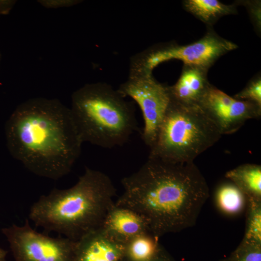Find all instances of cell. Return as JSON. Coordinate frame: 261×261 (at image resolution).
<instances>
[{"mask_svg":"<svg viewBox=\"0 0 261 261\" xmlns=\"http://www.w3.org/2000/svg\"><path fill=\"white\" fill-rule=\"evenodd\" d=\"M121 184L124 191L115 204L140 215L159 239L194 226L209 197L207 183L194 162L148 157Z\"/></svg>","mask_w":261,"mask_h":261,"instance_id":"cell-1","label":"cell"},{"mask_svg":"<svg viewBox=\"0 0 261 261\" xmlns=\"http://www.w3.org/2000/svg\"><path fill=\"white\" fill-rule=\"evenodd\" d=\"M228 259L230 261H261V245L242 240Z\"/></svg>","mask_w":261,"mask_h":261,"instance_id":"cell-18","label":"cell"},{"mask_svg":"<svg viewBox=\"0 0 261 261\" xmlns=\"http://www.w3.org/2000/svg\"><path fill=\"white\" fill-rule=\"evenodd\" d=\"M8 252L0 247V261H6V257Z\"/></svg>","mask_w":261,"mask_h":261,"instance_id":"cell-24","label":"cell"},{"mask_svg":"<svg viewBox=\"0 0 261 261\" xmlns=\"http://www.w3.org/2000/svg\"><path fill=\"white\" fill-rule=\"evenodd\" d=\"M238 48L236 44L208 29L190 44L167 43L153 45L130 58L129 75H149L160 64L172 59L208 69L222 56Z\"/></svg>","mask_w":261,"mask_h":261,"instance_id":"cell-6","label":"cell"},{"mask_svg":"<svg viewBox=\"0 0 261 261\" xmlns=\"http://www.w3.org/2000/svg\"><path fill=\"white\" fill-rule=\"evenodd\" d=\"M124 244L101 228L77 241L73 261H124Z\"/></svg>","mask_w":261,"mask_h":261,"instance_id":"cell-10","label":"cell"},{"mask_svg":"<svg viewBox=\"0 0 261 261\" xmlns=\"http://www.w3.org/2000/svg\"><path fill=\"white\" fill-rule=\"evenodd\" d=\"M222 135L198 105L171 99L148 157L174 163L194 162Z\"/></svg>","mask_w":261,"mask_h":261,"instance_id":"cell-5","label":"cell"},{"mask_svg":"<svg viewBox=\"0 0 261 261\" xmlns=\"http://www.w3.org/2000/svg\"><path fill=\"white\" fill-rule=\"evenodd\" d=\"M221 261H230L229 260V259L228 258H227V259L223 260H222Z\"/></svg>","mask_w":261,"mask_h":261,"instance_id":"cell-25","label":"cell"},{"mask_svg":"<svg viewBox=\"0 0 261 261\" xmlns=\"http://www.w3.org/2000/svg\"><path fill=\"white\" fill-rule=\"evenodd\" d=\"M76 0H41L38 2L46 8H58L75 5L80 2Z\"/></svg>","mask_w":261,"mask_h":261,"instance_id":"cell-21","label":"cell"},{"mask_svg":"<svg viewBox=\"0 0 261 261\" xmlns=\"http://www.w3.org/2000/svg\"><path fill=\"white\" fill-rule=\"evenodd\" d=\"M245 6L250 14L255 29L259 32L261 29V2L259 1H246Z\"/></svg>","mask_w":261,"mask_h":261,"instance_id":"cell-20","label":"cell"},{"mask_svg":"<svg viewBox=\"0 0 261 261\" xmlns=\"http://www.w3.org/2000/svg\"><path fill=\"white\" fill-rule=\"evenodd\" d=\"M185 9L207 26H212L220 17L236 14V5H227L218 0H185Z\"/></svg>","mask_w":261,"mask_h":261,"instance_id":"cell-14","label":"cell"},{"mask_svg":"<svg viewBox=\"0 0 261 261\" xmlns=\"http://www.w3.org/2000/svg\"><path fill=\"white\" fill-rule=\"evenodd\" d=\"M161 247L159 238L149 232L142 233L124 244V261H149Z\"/></svg>","mask_w":261,"mask_h":261,"instance_id":"cell-15","label":"cell"},{"mask_svg":"<svg viewBox=\"0 0 261 261\" xmlns=\"http://www.w3.org/2000/svg\"><path fill=\"white\" fill-rule=\"evenodd\" d=\"M198 105L221 135L232 134L247 120L261 116V106L248 101L237 100L212 85Z\"/></svg>","mask_w":261,"mask_h":261,"instance_id":"cell-9","label":"cell"},{"mask_svg":"<svg viewBox=\"0 0 261 261\" xmlns=\"http://www.w3.org/2000/svg\"><path fill=\"white\" fill-rule=\"evenodd\" d=\"M208 69L184 64L177 82L168 86L170 98L188 105H198L211 84L207 78Z\"/></svg>","mask_w":261,"mask_h":261,"instance_id":"cell-11","label":"cell"},{"mask_svg":"<svg viewBox=\"0 0 261 261\" xmlns=\"http://www.w3.org/2000/svg\"><path fill=\"white\" fill-rule=\"evenodd\" d=\"M71 101L83 143L112 148L123 145L139 130L134 103L107 83L87 84L72 93Z\"/></svg>","mask_w":261,"mask_h":261,"instance_id":"cell-4","label":"cell"},{"mask_svg":"<svg viewBox=\"0 0 261 261\" xmlns=\"http://www.w3.org/2000/svg\"><path fill=\"white\" fill-rule=\"evenodd\" d=\"M149 261H174V260L161 247L158 254Z\"/></svg>","mask_w":261,"mask_h":261,"instance_id":"cell-23","label":"cell"},{"mask_svg":"<svg viewBox=\"0 0 261 261\" xmlns=\"http://www.w3.org/2000/svg\"><path fill=\"white\" fill-rule=\"evenodd\" d=\"M16 2L13 0H0V15L8 14Z\"/></svg>","mask_w":261,"mask_h":261,"instance_id":"cell-22","label":"cell"},{"mask_svg":"<svg viewBox=\"0 0 261 261\" xmlns=\"http://www.w3.org/2000/svg\"><path fill=\"white\" fill-rule=\"evenodd\" d=\"M101 228L123 244L139 234L149 232L145 221L140 215L117 206L115 203L106 215Z\"/></svg>","mask_w":261,"mask_h":261,"instance_id":"cell-12","label":"cell"},{"mask_svg":"<svg viewBox=\"0 0 261 261\" xmlns=\"http://www.w3.org/2000/svg\"><path fill=\"white\" fill-rule=\"evenodd\" d=\"M116 195L107 174L86 167L72 187L42 195L31 206L29 218L36 226L77 241L101 228Z\"/></svg>","mask_w":261,"mask_h":261,"instance_id":"cell-3","label":"cell"},{"mask_svg":"<svg viewBox=\"0 0 261 261\" xmlns=\"http://www.w3.org/2000/svg\"><path fill=\"white\" fill-rule=\"evenodd\" d=\"M1 231L15 261H73L77 241L39 233L28 219L22 226L13 224Z\"/></svg>","mask_w":261,"mask_h":261,"instance_id":"cell-8","label":"cell"},{"mask_svg":"<svg viewBox=\"0 0 261 261\" xmlns=\"http://www.w3.org/2000/svg\"><path fill=\"white\" fill-rule=\"evenodd\" d=\"M12 156L32 173L57 180L67 174L83 143L70 108L37 98L19 104L5 126Z\"/></svg>","mask_w":261,"mask_h":261,"instance_id":"cell-2","label":"cell"},{"mask_svg":"<svg viewBox=\"0 0 261 261\" xmlns=\"http://www.w3.org/2000/svg\"><path fill=\"white\" fill-rule=\"evenodd\" d=\"M246 224L242 240L261 245V200H246Z\"/></svg>","mask_w":261,"mask_h":261,"instance_id":"cell-17","label":"cell"},{"mask_svg":"<svg viewBox=\"0 0 261 261\" xmlns=\"http://www.w3.org/2000/svg\"><path fill=\"white\" fill-rule=\"evenodd\" d=\"M215 201L220 211L228 215L239 214L246 205L245 195L231 182L222 184L218 188Z\"/></svg>","mask_w":261,"mask_h":261,"instance_id":"cell-16","label":"cell"},{"mask_svg":"<svg viewBox=\"0 0 261 261\" xmlns=\"http://www.w3.org/2000/svg\"><path fill=\"white\" fill-rule=\"evenodd\" d=\"M225 177L245 195L246 200H261V166L240 165L228 171Z\"/></svg>","mask_w":261,"mask_h":261,"instance_id":"cell-13","label":"cell"},{"mask_svg":"<svg viewBox=\"0 0 261 261\" xmlns=\"http://www.w3.org/2000/svg\"><path fill=\"white\" fill-rule=\"evenodd\" d=\"M118 91L139 105L144 119L141 138L150 149L154 145L160 127L170 102L168 86L157 81L153 74L129 76Z\"/></svg>","mask_w":261,"mask_h":261,"instance_id":"cell-7","label":"cell"},{"mask_svg":"<svg viewBox=\"0 0 261 261\" xmlns=\"http://www.w3.org/2000/svg\"><path fill=\"white\" fill-rule=\"evenodd\" d=\"M0 59H1V55H0Z\"/></svg>","mask_w":261,"mask_h":261,"instance_id":"cell-26","label":"cell"},{"mask_svg":"<svg viewBox=\"0 0 261 261\" xmlns=\"http://www.w3.org/2000/svg\"><path fill=\"white\" fill-rule=\"evenodd\" d=\"M233 98L238 100L248 101L261 106V76L258 75L250 80Z\"/></svg>","mask_w":261,"mask_h":261,"instance_id":"cell-19","label":"cell"}]
</instances>
